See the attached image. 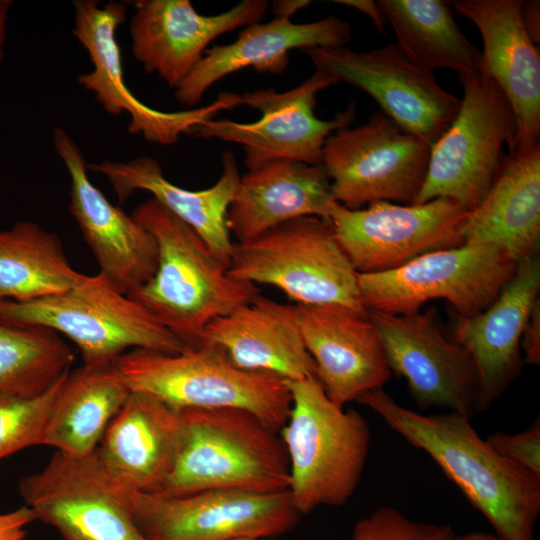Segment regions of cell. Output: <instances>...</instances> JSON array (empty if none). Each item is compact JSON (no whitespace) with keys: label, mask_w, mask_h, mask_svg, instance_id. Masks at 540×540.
I'll return each instance as SVG.
<instances>
[{"label":"cell","mask_w":540,"mask_h":540,"mask_svg":"<svg viewBox=\"0 0 540 540\" xmlns=\"http://www.w3.org/2000/svg\"><path fill=\"white\" fill-rule=\"evenodd\" d=\"M357 402L407 443L425 452L490 523L502 540H534L540 514V475L508 460L482 439L470 418L425 415L399 404L383 388Z\"/></svg>","instance_id":"obj_1"},{"label":"cell","mask_w":540,"mask_h":540,"mask_svg":"<svg viewBox=\"0 0 540 540\" xmlns=\"http://www.w3.org/2000/svg\"><path fill=\"white\" fill-rule=\"evenodd\" d=\"M131 215L153 236L158 264L153 277L127 296L188 348H198L211 321L259 294L256 285L230 277L206 242L156 199L138 204Z\"/></svg>","instance_id":"obj_2"},{"label":"cell","mask_w":540,"mask_h":540,"mask_svg":"<svg viewBox=\"0 0 540 540\" xmlns=\"http://www.w3.org/2000/svg\"><path fill=\"white\" fill-rule=\"evenodd\" d=\"M172 467L155 492L176 497L207 490L286 491L289 464L277 432L234 408L180 409Z\"/></svg>","instance_id":"obj_3"},{"label":"cell","mask_w":540,"mask_h":540,"mask_svg":"<svg viewBox=\"0 0 540 540\" xmlns=\"http://www.w3.org/2000/svg\"><path fill=\"white\" fill-rule=\"evenodd\" d=\"M287 384L291 406L279 436L288 458L291 500L301 515L342 506L364 471L369 424L358 411L332 402L314 377Z\"/></svg>","instance_id":"obj_4"},{"label":"cell","mask_w":540,"mask_h":540,"mask_svg":"<svg viewBox=\"0 0 540 540\" xmlns=\"http://www.w3.org/2000/svg\"><path fill=\"white\" fill-rule=\"evenodd\" d=\"M0 319L65 335L78 347L84 364L115 361L127 349L167 354L190 349L99 273L86 275L56 295L22 302L0 300Z\"/></svg>","instance_id":"obj_5"},{"label":"cell","mask_w":540,"mask_h":540,"mask_svg":"<svg viewBox=\"0 0 540 540\" xmlns=\"http://www.w3.org/2000/svg\"><path fill=\"white\" fill-rule=\"evenodd\" d=\"M115 362L131 391L179 409H240L277 433L290 411L286 380L241 370L206 348L179 354L133 349Z\"/></svg>","instance_id":"obj_6"},{"label":"cell","mask_w":540,"mask_h":540,"mask_svg":"<svg viewBox=\"0 0 540 540\" xmlns=\"http://www.w3.org/2000/svg\"><path fill=\"white\" fill-rule=\"evenodd\" d=\"M227 272L238 281L276 287L299 305H341L368 314L357 272L328 219H293L234 243Z\"/></svg>","instance_id":"obj_7"},{"label":"cell","mask_w":540,"mask_h":540,"mask_svg":"<svg viewBox=\"0 0 540 540\" xmlns=\"http://www.w3.org/2000/svg\"><path fill=\"white\" fill-rule=\"evenodd\" d=\"M458 79L460 108L431 147L426 177L412 204L446 197L473 210L502 168L504 147L514 150V113L496 82L481 68Z\"/></svg>","instance_id":"obj_8"},{"label":"cell","mask_w":540,"mask_h":540,"mask_svg":"<svg viewBox=\"0 0 540 540\" xmlns=\"http://www.w3.org/2000/svg\"><path fill=\"white\" fill-rule=\"evenodd\" d=\"M517 264L495 246L463 244L426 253L390 271L357 273V279L367 311L409 314L442 298L458 316L472 317L496 300Z\"/></svg>","instance_id":"obj_9"},{"label":"cell","mask_w":540,"mask_h":540,"mask_svg":"<svg viewBox=\"0 0 540 540\" xmlns=\"http://www.w3.org/2000/svg\"><path fill=\"white\" fill-rule=\"evenodd\" d=\"M430 151L392 119L373 113L367 122L327 137L321 166L335 201L349 209L377 201L409 205L424 183Z\"/></svg>","instance_id":"obj_10"},{"label":"cell","mask_w":540,"mask_h":540,"mask_svg":"<svg viewBox=\"0 0 540 540\" xmlns=\"http://www.w3.org/2000/svg\"><path fill=\"white\" fill-rule=\"evenodd\" d=\"M339 83L332 75L315 69L304 82L287 91L268 88L245 92L239 95V103L258 110L261 116L257 121L211 118L195 126L190 135L240 144L248 170L278 159L321 165L327 137L349 127L356 116L354 102L331 120L315 115L318 92Z\"/></svg>","instance_id":"obj_11"},{"label":"cell","mask_w":540,"mask_h":540,"mask_svg":"<svg viewBox=\"0 0 540 540\" xmlns=\"http://www.w3.org/2000/svg\"><path fill=\"white\" fill-rule=\"evenodd\" d=\"M315 66L368 94L384 115L430 147L447 130L461 99L443 89L430 71L397 43L371 51L347 46L301 50Z\"/></svg>","instance_id":"obj_12"},{"label":"cell","mask_w":540,"mask_h":540,"mask_svg":"<svg viewBox=\"0 0 540 540\" xmlns=\"http://www.w3.org/2000/svg\"><path fill=\"white\" fill-rule=\"evenodd\" d=\"M126 497L132 519L146 540L278 537L301 517L288 490L218 489L176 497L127 490Z\"/></svg>","instance_id":"obj_13"},{"label":"cell","mask_w":540,"mask_h":540,"mask_svg":"<svg viewBox=\"0 0 540 540\" xmlns=\"http://www.w3.org/2000/svg\"><path fill=\"white\" fill-rule=\"evenodd\" d=\"M468 213L446 197L409 205L377 201L356 210L336 202L329 220L355 271L366 274L390 271L426 253L463 245L461 227Z\"/></svg>","instance_id":"obj_14"},{"label":"cell","mask_w":540,"mask_h":540,"mask_svg":"<svg viewBox=\"0 0 540 540\" xmlns=\"http://www.w3.org/2000/svg\"><path fill=\"white\" fill-rule=\"evenodd\" d=\"M19 492L36 520L64 540H146L132 519L127 490L95 451L86 456L56 451L42 470L20 480Z\"/></svg>","instance_id":"obj_15"},{"label":"cell","mask_w":540,"mask_h":540,"mask_svg":"<svg viewBox=\"0 0 540 540\" xmlns=\"http://www.w3.org/2000/svg\"><path fill=\"white\" fill-rule=\"evenodd\" d=\"M73 36L87 51L93 70L81 74L77 82L91 91L95 99L112 116L126 112L130 116L128 131L141 134L145 140L161 145L176 143L182 134L213 118L222 110L239 106V94L224 92L209 105L183 111L165 112L147 106L136 98L124 81L117 29L125 21V4L109 1L76 0Z\"/></svg>","instance_id":"obj_16"},{"label":"cell","mask_w":540,"mask_h":540,"mask_svg":"<svg viewBox=\"0 0 540 540\" xmlns=\"http://www.w3.org/2000/svg\"><path fill=\"white\" fill-rule=\"evenodd\" d=\"M391 372L405 378L421 410L439 408L472 418L478 412V376L468 351L440 330L437 310L409 314L368 311Z\"/></svg>","instance_id":"obj_17"},{"label":"cell","mask_w":540,"mask_h":540,"mask_svg":"<svg viewBox=\"0 0 540 540\" xmlns=\"http://www.w3.org/2000/svg\"><path fill=\"white\" fill-rule=\"evenodd\" d=\"M54 148L70 179V212L102 275L127 295L149 281L158 264L153 236L132 215L113 205L91 182L84 156L62 128L53 131Z\"/></svg>","instance_id":"obj_18"},{"label":"cell","mask_w":540,"mask_h":540,"mask_svg":"<svg viewBox=\"0 0 540 540\" xmlns=\"http://www.w3.org/2000/svg\"><path fill=\"white\" fill-rule=\"evenodd\" d=\"M268 8L266 0H243L219 14L202 15L189 0L135 1L129 27L132 54L147 73L176 89L212 41L260 22Z\"/></svg>","instance_id":"obj_19"},{"label":"cell","mask_w":540,"mask_h":540,"mask_svg":"<svg viewBox=\"0 0 540 540\" xmlns=\"http://www.w3.org/2000/svg\"><path fill=\"white\" fill-rule=\"evenodd\" d=\"M304 345L327 397L344 407L391 378L384 345L368 314L341 305H293Z\"/></svg>","instance_id":"obj_20"},{"label":"cell","mask_w":540,"mask_h":540,"mask_svg":"<svg viewBox=\"0 0 540 540\" xmlns=\"http://www.w3.org/2000/svg\"><path fill=\"white\" fill-rule=\"evenodd\" d=\"M522 0H458L452 9L483 40L481 69L498 85L514 113L513 151L540 145V56L522 20ZM512 151V152H513Z\"/></svg>","instance_id":"obj_21"},{"label":"cell","mask_w":540,"mask_h":540,"mask_svg":"<svg viewBox=\"0 0 540 540\" xmlns=\"http://www.w3.org/2000/svg\"><path fill=\"white\" fill-rule=\"evenodd\" d=\"M540 258L517 264L496 300L472 317L455 319L452 340L470 354L478 376V412L489 409L521 374V336L539 298Z\"/></svg>","instance_id":"obj_22"},{"label":"cell","mask_w":540,"mask_h":540,"mask_svg":"<svg viewBox=\"0 0 540 540\" xmlns=\"http://www.w3.org/2000/svg\"><path fill=\"white\" fill-rule=\"evenodd\" d=\"M199 347L216 352L244 371L286 381L316 378L315 363L302 340L293 305L260 294L211 321L200 336Z\"/></svg>","instance_id":"obj_23"},{"label":"cell","mask_w":540,"mask_h":540,"mask_svg":"<svg viewBox=\"0 0 540 540\" xmlns=\"http://www.w3.org/2000/svg\"><path fill=\"white\" fill-rule=\"evenodd\" d=\"M352 39L351 24L335 16L308 23L285 18L253 23L235 41L207 49L193 72L174 89V97L180 104L193 107L210 87L234 72L252 68L281 75L291 50L345 47Z\"/></svg>","instance_id":"obj_24"},{"label":"cell","mask_w":540,"mask_h":540,"mask_svg":"<svg viewBox=\"0 0 540 540\" xmlns=\"http://www.w3.org/2000/svg\"><path fill=\"white\" fill-rule=\"evenodd\" d=\"M180 428L179 408L150 394L131 391L95 452L121 487L153 493L172 467Z\"/></svg>","instance_id":"obj_25"},{"label":"cell","mask_w":540,"mask_h":540,"mask_svg":"<svg viewBox=\"0 0 540 540\" xmlns=\"http://www.w3.org/2000/svg\"><path fill=\"white\" fill-rule=\"evenodd\" d=\"M87 168L103 175L122 202L137 190L149 192L152 198L190 226L228 268L234 243L227 226V212L241 178L233 152L223 153L218 181L202 190L175 185L150 156H139L127 162L92 163Z\"/></svg>","instance_id":"obj_26"},{"label":"cell","mask_w":540,"mask_h":540,"mask_svg":"<svg viewBox=\"0 0 540 540\" xmlns=\"http://www.w3.org/2000/svg\"><path fill=\"white\" fill-rule=\"evenodd\" d=\"M335 203L321 165L273 160L241 176L227 226L239 243L247 242L293 219L329 220Z\"/></svg>","instance_id":"obj_27"},{"label":"cell","mask_w":540,"mask_h":540,"mask_svg":"<svg viewBox=\"0 0 540 540\" xmlns=\"http://www.w3.org/2000/svg\"><path fill=\"white\" fill-rule=\"evenodd\" d=\"M463 244H487L517 263L538 252L540 240V145L508 152L482 201L466 216Z\"/></svg>","instance_id":"obj_28"},{"label":"cell","mask_w":540,"mask_h":540,"mask_svg":"<svg viewBox=\"0 0 540 540\" xmlns=\"http://www.w3.org/2000/svg\"><path fill=\"white\" fill-rule=\"evenodd\" d=\"M130 392L115 361L83 363L69 371L54 401L43 445L73 456L91 454Z\"/></svg>","instance_id":"obj_29"},{"label":"cell","mask_w":540,"mask_h":540,"mask_svg":"<svg viewBox=\"0 0 540 540\" xmlns=\"http://www.w3.org/2000/svg\"><path fill=\"white\" fill-rule=\"evenodd\" d=\"M85 276L72 267L56 233L28 220L0 229V300L56 295Z\"/></svg>","instance_id":"obj_30"},{"label":"cell","mask_w":540,"mask_h":540,"mask_svg":"<svg viewBox=\"0 0 540 540\" xmlns=\"http://www.w3.org/2000/svg\"><path fill=\"white\" fill-rule=\"evenodd\" d=\"M397 44L420 66L450 69L458 76L481 68V52L461 32L450 1L379 0Z\"/></svg>","instance_id":"obj_31"},{"label":"cell","mask_w":540,"mask_h":540,"mask_svg":"<svg viewBox=\"0 0 540 540\" xmlns=\"http://www.w3.org/2000/svg\"><path fill=\"white\" fill-rule=\"evenodd\" d=\"M73 360L53 330L0 319V394L42 393L69 372Z\"/></svg>","instance_id":"obj_32"},{"label":"cell","mask_w":540,"mask_h":540,"mask_svg":"<svg viewBox=\"0 0 540 540\" xmlns=\"http://www.w3.org/2000/svg\"><path fill=\"white\" fill-rule=\"evenodd\" d=\"M67 373L36 395L0 394V460L22 449L43 445L46 425Z\"/></svg>","instance_id":"obj_33"},{"label":"cell","mask_w":540,"mask_h":540,"mask_svg":"<svg viewBox=\"0 0 540 540\" xmlns=\"http://www.w3.org/2000/svg\"><path fill=\"white\" fill-rule=\"evenodd\" d=\"M451 525L415 521L399 510L383 506L359 519L350 540H455Z\"/></svg>","instance_id":"obj_34"},{"label":"cell","mask_w":540,"mask_h":540,"mask_svg":"<svg viewBox=\"0 0 540 540\" xmlns=\"http://www.w3.org/2000/svg\"><path fill=\"white\" fill-rule=\"evenodd\" d=\"M487 443L508 460L540 475V417L525 430L507 434L493 432L486 439Z\"/></svg>","instance_id":"obj_35"},{"label":"cell","mask_w":540,"mask_h":540,"mask_svg":"<svg viewBox=\"0 0 540 540\" xmlns=\"http://www.w3.org/2000/svg\"><path fill=\"white\" fill-rule=\"evenodd\" d=\"M523 362L529 365L540 364V300L534 303L521 336Z\"/></svg>","instance_id":"obj_36"},{"label":"cell","mask_w":540,"mask_h":540,"mask_svg":"<svg viewBox=\"0 0 540 540\" xmlns=\"http://www.w3.org/2000/svg\"><path fill=\"white\" fill-rule=\"evenodd\" d=\"M34 520L36 518L33 511L26 505L0 513V540H24L25 527Z\"/></svg>","instance_id":"obj_37"},{"label":"cell","mask_w":540,"mask_h":540,"mask_svg":"<svg viewBox=\"0 0 540 540\" xmlns=\"http://www.w3.org/2000/svg\"><path fill=\"white\" fill-rule=\"evenodd\" d=\"M337 4H342L363 13L371 19L379 32H384L388 24L377 2L373 0H335Z\"/></svg>","instance_id":"obj_38"},{"label":"cell","mask_w":540,"mask_h":540,"mask_svg":"<svg viewBox=\"0 0 540 540\" xmlns=\"http://www.w3.org/2000/svg\"><path fill=\"white\" fill-rule=\"evenodd\" d=\"M521 11L530 39L534 44H538L540 41V2L538 0L523 1Z\"/></svg>","instance_id":"obj_39"},{"label":"cell","mask_w":540,"mask_h":540,"mask_svg":"<svg viewBox=\"0 0 540 540\" xmlns=\"http://www.w3.org/2000/svg\"><path fill=\"white\" fill-rule=\"evenodd\" d=\"M308 0H279L271 5V11L275 18L291 19V16L308 6Z\"/></svg>","instance_id":"obj_40"},{"label":"cell","mask_w":540,"mask_h":540,"mask_svg":"<svg viewBox=\"0 0 540 540\" xmlns=\"http://www.w3.org/2000/svg\"><path fill=\"white\" fill-rule=\"evenodd\" d=\"M13 1L0 0V64L4 58V46L6 40V27L8 21V14L12 7Z\"/></svg>","instance_id":"obj_41"},{"label":"cell","mask_w":540,"mask_h":540,"mask_svg":"<svg viewBox=\"0 0 540 540\" xmlns=\"http://www.w3.org/2000/svg\"><path fill=\"white\" fill-rule=\"evenodd\" d=\"M455 540H502L495 534L486 532H470L462 535H456Z\"/></svg>","instance_id":"obj_42"},{"label":"cell","mask_w":540,"mask_h":540,"mask_svg":"<svg viewBox=\"0 0 540 540\" xmlns=\"http://www.w3.org/2000/svg\"><path fill=\"white\" fill-rule=\"evenodd\" d=\"M232 540H278L277 537H241Z\"/></svg>","instance_id":"obj_43"}]
</instances>
